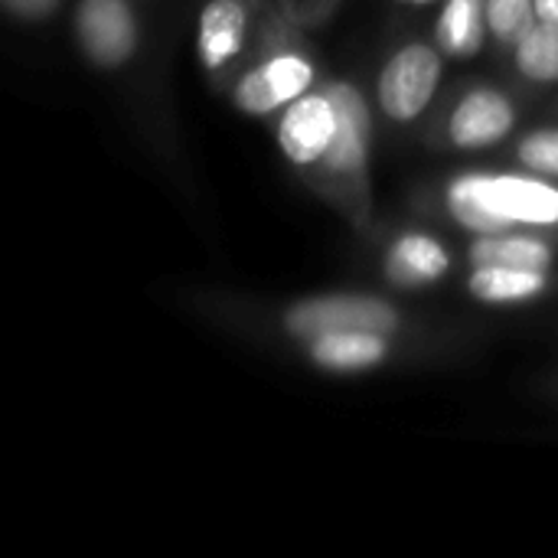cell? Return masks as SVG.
I'll list each match as a JSON object with an SVG mask.
<instances>
[{"label": "cell", "instance_id": "cell-14", "mask_svg": "<svg viewBox=\"0 0 558 558\" xmlns=\"http://www.w3.org/2000/svg\"><path fill=\"white\" fill-rule=\"evenodd\" d=\"M471 294L487 301V304H517L530 301L546 288L543 271H526V268H500V265H484L471 275L468 281Z\"/></svg>", "mask_w": 558, "mask_h": 558}, {"label": "cell", "instance_id": "cell-4", "mask_svg": "<svg viewBox=\"0 0 558 558\" xmlns=\"http://www.w3.org/2000/svg\"><path fill=\"white\" fill-rule=\"evenodd\" d=\"M75 36L95 65L114 69L131 59L137 26L124 0H82L75 10Z\"/></svg>", "mask_w": 558, "mask_h": 558}, {"label": "cell", "instance_id": "cell-3", "mask_svg": "<svg viewBox=\"0 0 558 558\" xmlns=\"http://www.w3.org/2000/svg\"><path fill=\"white\" fill-rule=\"evenodd\" d=\"M396 311L379 301V298H320V301H304L294 311H288L284 324L294 337H324L337 330H373V333H389L396 327Z\"/></svg>", "mask_w": 558, "mask_h": 558}, {"label": "cell", "instance_id": "cell-13", "mask_svg": "<svg viewBox=\"0 0 558 558\" xmlns=\"http://www.w3.org/2000/svg\"><path fill=\"white\" fill-rule=\"evenodd\" d=\"M487 26V0H448L438 16V43L451 56H474L484 46Z\"/></svg>", "mask_w": 558, "mask_h": 558}, {"label": "cell", "instance_id": "cell-5", "mask_svg": "<svg viewBox=\"0 0 558 558\" xmlns=\"http://www.w3.org/2000/svg\"><path fill=\"white\" fill-rule=\"evenodd\" d=\"M337 134V108L330 95H301L288 105L278 124V147L294 163L324 160Z\"/></svg>", "mask_w": 558, "mask_h": 558}, {"label": "cell", "instance_id": "cell-8", "mask_svg": "<svg viewBox=\"0 0 558 558\" xmlns=\"http://www.w3.org/2000/svg\"><path fill=\"white\" fill-rule=\"evenodd\" d=\"M333 108H337V134L324 154V163L333 173H356L366 160V141H369V114L366 101L353 85H330L327 88Z\"/></svg>", "mask_w": 558, "mask_h": 558}, {"label": "cell", "instance_id": "cell-10", "mask_svg": "<svg viewBox=\"0 0 558 558\" xmlns=\"http://www.w3.org/2000/svg\"><path fill=\"white\" fill-rule=\"evenodd\" d=\"M448 265H451V258H448L445 245L435 242L432 235H418V232L396 239L386 255V275L402 288L432 284L448 271Z\"/></svg>", "mask_w": 558, "mask_h": 558}, {"label": "cell", "instance_id": "cell-9", "mask_svg": "<svg viewBox=\"0 0 558 558\" xmlns=\"http://www.w3.org/2000/svg\"><path fill=\"white\" fill-rule=\"evenodd\" d=\"M245 7L239 0H209L199 13V59L209 69L226 65L245 43Z\"/></svg>", "mask_w": 558, "mask_h": 558}, {"label": "cell", "instance_id": "cell-12", "mask_svg": "<svg viewBox=\"0 0 558 558\" xmlns=\"http://www.w3.org/2000/svg\"><path fill=\"white\" fill-rule=\"evenodd\" d=\"M474 268L500 265V268H526V271H546L553 265V248L539 239L526 235H484L471 248Z\"/></svg>", "mask_w": 558, "mask_h": 558}, {"label": "cell", "instance_id": "cell-15", "mask_svg": "<svg viewBox=\"0 0 558 558\" xmlns=\"http://www.w3.org/2000/svg\"><path fill=\"white\" fill-rule=\"evenodd\" d=\"M517 65L533 82H556L558 78V23L539 20L520 43H517Z\"/></svg>", "mask_w": 558, "mask_h": 558}, {"label": "cell", "instance_id": "cell-18", "mask_svg": "<svg viewBox=\"0 0 558 558\" xmlns=\"http://www.w3.org/2000/svg\"><path fill=\"white\" fill-rule=\"evenodd\" d=\"M3 3L20 20H43V16H49L56 10L59 0H3Z\"/></svg>", "mask_w": 558, "mask_h": 558}, {"label": "cell", "instance_id": "cell-20", "mask_svg": "<svg viewBox=\"0 0 558 558\" xmlns=\"http://www.w3.org/2000/svg\"><path fill=\"white\" fill-rule=\"evenodd\" d=\"M418 3H432V0H418Z\"/></svg>", "mask_w": 558, "mask_h": 558}, {"label": "cell", "instance_id": "cell-19", "mask_svg": "<svg viewBox=\"0 0 558 558\" xmlns=\"http://www.w3.org/2000/svg\"><path fill=\"white\" fill-rule=\"evenodd\" d=\"M536 13L546 23H558V0H536Z\"/></svg>", "mask_w": 558, "mask_h": 558}, {"label": "cell", "instance_id": "cell-16", "mask_svg": "<svg viewBox=\"0 0 558 558\" xmlns=\"http://www.w3.org/2000/svg\"><path fill=\"white\" fill-rule=\"evenodd\" d=\"M536 20V0H487V23L500 43H520Z\"/></svg>", "mask_w": 558, "mask_h": 558}, {"label": "cell", "instance_id": "cell-6", "mask_svg": "<svg viewBox=\"0 0 558 558\" xmlns=\"http://www.w3.org/2000/svg\"><path fill=\"white\" fill-rule=\"evenodd\" d=\"M311 78H314V69H311L307 59H301V56H275L271 62L252 69L239 82L235 101L248 114H268V111L301 98L304 88L311 85Z\"/></svg>", "mask_w": 558, "mask_h": 558}, {"label": "cell", "instance_id": "cell-11", "mask_svg": "<svg viewBox=\"0 0 558 558\" xmlns=\"http://www.w3.org/2000/svg\"><path fill=\"white\" fill-rule=\"evenodd\" d=\"M311 356L324 369H340V373L369 369L386 356V340L383 333L373 330H337V333L314 337Z\"/></svg>", "mask_w": 558, "mask_h": 558}, {"label": "cell", "instance_id": "cell-1", "mask_svg": "<svg viewBox=\"0 0 558 558\" xmlns=\"http://www.w3.org/2000/svg\"><path fill=\"white\" fill-rule=\"evenodd\" d=\"M448 206L454 219L481 235L507 232L517 222L556 226L558 190L530 177H487L471 173L451 183Z\"/></svg>", "mask_w": 558, "mask_h": 558}, {"label": "cell", "instance_id": "cell-17", "mask_svg": "<svg viewBox=\"0 0 558 558\" xmlns=\"http://www.w3.org/2000/svg\"><path fill=\"white\" fill-rule=\"evenodd\" d=\"M520 160L536 173L558 177V131H533L530 137H523Z\"/></svg>", "mask_w": 558, "mask_h": 558}, {"label": "cell", "instance_id": "cell-7", "mask_svg": "<svg viewBox=\"0 0 558 558\" xmlns=\"http://www.w3.org/2000/svg\"><path fill=\"white\" fill-rule=\"evenodd\" d=\"M517 114L513 105L507 101V95L494 92V88H477L468 92L454 114H451V141L464 150H477V147H490L497 141H504L513 128Z\"/></svg>", "mask_w": 558, "mask_h": 558}, {"label": "cell", "instance_id": "cell-2", "mask_svg": "<svg viewBox=\"0 0 558 558\" xmlns=\"http://www.w3.org/2000/svg\"><path fill=\"white\" fill-rule=\"evenodd\" d=\"M438 82H441V56L425 43H412L386 62L379 75V105L389 118L412 121L428 108Z\"/></svg>", "mask_w": 558, "mask_h": 558}]
</instances>
